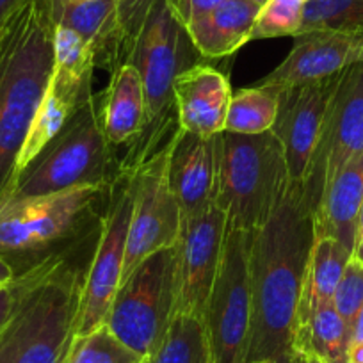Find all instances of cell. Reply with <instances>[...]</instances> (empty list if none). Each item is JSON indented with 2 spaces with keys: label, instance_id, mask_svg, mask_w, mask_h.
I'll return each mask as SVG.
<instances>
[{
  "label": "cell",
  "instance_id": "1f68e13d",
  "mask_svg": "<svg viewBox=\"0 0 363 363\" xmlns=\"http://www.w3.org/2000/svg\"><path fill=\"white\" fill-rule=\"evenodd\" d=\"M159 0H123L118 4V18H120L121 40H123L125 57L130 59L134 52L135 41H138L139 33L148 18L150 11Z\"/></svg>",
  "mask_w": 363,
  "mask_h": 363
},
{
  "label": "cell",
  "instance_id": "ba28073f",
  "mask_svg": "<svg viewBox=\"0 0 363 363\" xmlns=\"http://www.w3.org/2000/svg\"><path fill=\"white\" fill-rule=\"evenodd\" d=\"M177 247L155 251L120 284L106 326L127 347L148 359L177 313Z\"/></svg>",
  "mask_w": 363,
  "mask_h": 363
},
{
  "label": "cell",
  "instance_id": "cb8c5ba5",
  "mask_svg": "<svg viewBox=\"0 0 363 363\" xmlns=\"http://www.w3.org/2000/svg\"><path fill=\"white\" fill-rule=\"evenodd\" d=\"M351 347V328L345 324L333 303H326L310 312L298 333L296 349L313 354L324 363H347Z\"/></svg>",
  "mask_w": 363,
  "mask_h": 363
},
{
  "label": "cell",
  "instance_id": "e575fe53",
  "mask_svg": "<svg viewBox=\"0 0 363 363\" xmlns=\"http://www.w3.org/2000/svg\"><path fill=\"white\" fill-rule=\"evenodd\" d=\"M26 2L27 0H0V29Z\"/></svg>",
  "mask_w": 363,
  "mask_h": 363
},
{
  "label": "cell",
  "instance_id": "8d00e7d4",
  "mask_svg": "<svg viewBox=\"0 0 363 363\" xmlns=\"http://www.w3.org/2000/svg\"><path fill=\"white\" fill-rule=\"evenodd\" d=\"M351 344H362L363 345V306L359 308L358 315H356L354 323H352Z\"/></svg>",
  "mask_w": 363,
  "mask_h": 363
},
{
  "label": "cell",
  "instance_id": "f1b7e54d",
  "mask_svg": "<svg viewBox=\"0 0 363 363\" xmlns=\"http://www.w3.org/2000/svg\"><path fill=\"white\" fill-rule=\"evenodd\" d=\"M305 0H265L251 29L250 41L296 36L301 29Z\"/></svg>",
  "mask_w": 363,
  "mask_h": 363
},
{
  "label": "cell",
  "instance_id": "603a6c76",
  "mask_svg": "<svg viewBox=\"0 0 363 363\" xmlns=\"http://www.w3.org/2000/svg\"><path fill=\"white\" fill-rule=\"evenodd\" d=\"M352 253L331 237H315L299 305V328L313 308L333 303V294ZM299 333V331H298Z\"/></svg>",
  "mask_w": 363,
  "mask_h": 363
},
{
  "label": "cell",
  "instance_id": "8fae6325",
  "mask_svg": "<svg viewBox=\"0 0 363 363\" xmlns=\"http://www.w3.org/2000/svg\"><path fill=\"white\" fill-rule=\"evenodd\" d=\"M363 153V62L349 66L328 104L303 187L313 212L335 174Z\"/></svg>",
  "mask_w": 363,
  "mask_h": 363
},
{
  "label": "cell",
  "instance_id": "f546056e",
  "mask_svg": "<svg viewBox=\"0 0 363 363\" xmlns=\"http://www.w3.org/2000/svg\"><path fill=\"white\" fill-rule=\"evenodd\" d=\"M54 68L79 79L93 77L96 69L95 54L89 45L75 30L57 23L54 33Z\"/></svg>",
  "mask_w": 363,
  "mask_h": 363
},
{
  "label": "cell",
  "instance_id": "5bb4252c",
  "mask_svg": "<svg viewBox=\"0 0 363 363\" xmlns=\"http://www.w3.org/2000/svg\"><path fill=\"white\" fill-rule=\"evenodd\" d=\"M338 77L340 73L315 82L278 87L280 104L277 121L271 130L281 145L287 177L291 182L305 180Z\"/></svg>",
  "mask_w": 363,
  "mask_h": 363
},
{
  "label": "cell",
  "instance_id": "74e56055",
  "mask_svg": "<svg viewBox=\"0 0 363 363\" xmlns=\"http://www.w3.org/2000/svg\"><path fill=\"white\" fill-rule=\"evenodd\" d=\"M13 280H15V271L4 258L0 257V285H6Z\"/></svg>",
  "mask_w": 363,
  "mask_h": 363
},
{
  "label": "cell",
  "instance_id": "ffe728a7",
  "mask_svg": "<svg viewBox=\"0 0 363 363\" xmlns=\"http://www.w3.org/2000/svg\"><path fill=\"white\" fill-rule=\"evenodd\" d=\"M362 205L363 153L349 160L328 184L313 212L315 237H331L352 253Z\"/></svg>",
  "mask_w": 363,
  "mask_h": 363
},
{
  "label": "cell",
  "instance_id": "d590c367",
  "mask_svg": "<svg viewBox=\"0 0 363 363\" xmlns=\"http://www.w3.org/2000/svg\"><path fill=\"white\" fill-rule=\"evenodd\" d=\"M352 257L363 262V205L358 216V226H356V239H354V251Z\"/></svg>",
  "mask_w": 363,
  "mask_h": 363
},
{
  "label": "cell",
  "instance_id": "ee69618b",
  "mask_svg": "<svg viewBox=\"0 0 363 363\" xmlns=\"http://www.w3.org/2000/svg\"><path fill=\"white\" fill-rule=\"evenodd\" d=\"M118 2H123V0H118Z\"/></svg>",
  "mask_w": 363,
  "mask_h": 363
},
{
  "label": "cell",
  "instance_id": "52a82bcc",
  "mask_svg": "<svg viewBox=\"0 0 363 363\" xmlns=\"http://www.w3.org/2000/svg\"><path fill=\"white\" fill-rule=\"evenodd\" d=\"M287 167L278 138L264 134L218 135L216 205L226 218V228L257 232L287 186Z\"/></svg>",
  "mask_w": 363,
  "mask_h": 363
},
{
  "label": "cell",
  "instance_id": "7c38bea8",
  "mask_svg": "<svg viewBox=\"0 0 363 363\" xmlns=\"http://www.w3.org/2000/svg\"><path fill=\"white\" fill-rule=\"evenodd\" d=\"M169 145L135 171V198L125 250L123 278L146 257L177 246L182 232V212L167 184Z\"/></svg>",
  "mask_w": 363,
  "mask_h": 363
},
{
  "label": "cell",
  "instance_id": "f35d334b",
  "mask_svg": "<svg viewBox=\"0 0 363 363\" xmlns=\"http://www.w3.org/2000/svg\"><path fill=\"white\" fill-rule=\"evenodd\" d=\"M347 363H363V345L362 344H351V347H349Z\"/></svg>",
  "mask_w": 363,
  "mask_h": 363
},
{
  "label": "cell",
  "instance_id": "d6a6232c",
  "mask_svg": "<svg viewBox=\"0 0 363 363\" xmlns=\"http://www.w3.org/2000/svg\"><path fill=\"white\" fill-rule=\"evenodd\" d=\"M223 0H166L167 8L184 27L218 8Z\"/></svg>",
  "mask_w": 363,
  "mask_h": 363
},
{
  "label": "cell",
  "instance_id": "4dcf8cb0",
  "mask_svg": "<svg viewBox=\"0 0 363 363\" xmlns=\"http://www.w3.org/2000/svg\"><path fill=\"white\" fill-rule=\"evenodd\" d=\"M333 306L349 328H352L363 306V262L351 257L333 294Z\"/></svg>",
  "mask_w": 363,
  "mask_h": 363
},
{
  "label": "cell",
  "instance_id": "3957f363",
  "mask_svg": "<svg viewBox=\"0 0 363 363\" xmlns=\"http://www.w3.org/2000/svg\"><path fill=\"white\" fill-rule=\"evenodd\" d=\"M54 0H27L0 29V203L54 72Z\"/></svg>",
  "mask_w": 363,
  "mask_h": 363
},
{
  "label": "cell",
  "instance_id": "30bf717a",
  "mask_svg": "<svg viewBox=\"0 0 363 363\" xmlns=\"http://www.w3.org/2000/svg\"><path fill=\"white\" fill-rule=\"evenodd\" d=\"M135 198V171L118 169L111 182L100 235L84 281L77 335H86L106 323L123 278L125 250Z\"/></svg>",
  "mask_w": 363,
  "mask_h": 363
},
{
  "label": "cell",
  "instance_id": "ac0fdd59",
  "mask_svg": "<svg viewBox=\"0 0 363 363\" xmlns=\"http://www.w3.org/2000/svg\"><path fill=\"white\" fill-rule=\"evenodd\" d=\"M118 4V0H54L55 23L75 30L95 54L96 68L111 73L127 62Z\"/></svg>",
  "mask_w": 363,
  "mask_h": 363
},
{
  "label": "cell",
  "instance_id": "4316f807",
  "mask_svg": "<svg viewBox=\"0 0 363 363\" xmlns=\"http://www.w3.org/2000/svg\"><path fill=\"white\" fill-rule=\"evenodd\" d=\"M65 363H146L106 324L86 335H75Z\"/></svg>",
  "mask_w": 363,
  "mask_h": 363
},
{
  "label": "cell",
  "instance_id": "f6af8a7d",
  "mask_svg": "<svg viewBox=\"0 0 363 363\" xmlns=\"http://www.w3.org/2000/svg\"><path fill=\"white\" fill-rule=\"evenodd\" d=\"M305 2H310V0H305Z\"/></svg>",
  "mask_w": 363,
  "mask_h": 363
},
{
  "label": "cell",
  "instance_id": "d4e9b609",
  "mask_svg": "<svg viewBox=\"0 0 363 363\" xmlns=\"http://www.w3.org/2000/svg\"><path fill=\"white\" fill-rule=\"evenodd\" d=\"M280 89L269 86L246 87L230 100L225 130L235 134H264L271 130L278 116Z\"/></svg>",
  "mask_w": 363,
  "mask_h": 363
},
{
  "label": "cell",
  "instance_id": "2e32d148",
  "mask_svg": "<svg viewBox=\"0 0 363 363\" xmlns=\"http://www.w3.org/2000/svg\"><path fill=\"white\" fill-rule=\"evenodd\" d=\"M218 135L200 138L178 130L169 143L167 184L178 201L182 221L201 214L216 203Z\"/></svg>",
  "mask_w": 363,
  "mask_h": 363
},
{
  "label": "cell",
  "instance_id": "484cf974",
  "mask_svg": "<svg viewBox=\"0 0 363 363\" xmlns=\"http://www.w3.org/2000/svg\"><path fill=\"white\" fill-rule=\"evenodd\" d=\"M146 363H211L201 317L174 313L166 337Z\"/></svg>",
  "mask_w": 363,
  "mask_h": 363
},
{
  "label": "cell",
  "instance_id": "83f0119b",
  "mask_svg": "<svg viewBox=\"0 0 363 363\" xmlns=\"http://www.w3.org/2000/svg\"><path fill=\"white\" fill-rule=\"evenodd\" d=\"M319 29L363 34V0H310V2H305L303 23L298 34Z\"/></svg>",
  "mask_w": 363,
  "mask_h": 363
},
{
  "label": "cell",
  "instance_id": "d6986e66",
  "mask_svg": "<svg viewBox=\"0 0 363 363\" xmlns=\"http://www.w3.org/2000/svg\"><path fill=\"white\" fill-rule=\"evenodd\" d=\"M91 91H93V77L79 79V77L68 75L66 72L54 68L43 102L34 116L33 125L27 132V138L16 159L11 187L15 186L20 174L27 169V166L43 152L45 146L62 130L66 121L73 116L77 107Z\"/></svg>",
  "mask_w": 363,
  "mask_h": 363
},
{
  "label": "cell",
  "instance_id": "4fadbf2b",
  "mask_svg": "<svg viewBox=\"0 0 363 363\" xmlns=\"http://www.w3.org/2000/svg\"><path fill=\"white\" fill-rule=\"evenodd\" d=\"M226 237V218L218 205L182 221L177 242V313L203 315Z\"/></svg>",
  "mask_w": 363,
  "mask_h": 363
},
{
  "label": "cell",
  "instance_id": "60d3db41",
  "mask_svg": "<svg viewBox=\"0 0 363 363\" xmlns=\"http://www.w3.org/2000/svg\"><path fill=\"white\" fill-rule=\"evenodd\" d=\"M306 363H324V362H323V359L317 358V356L306 354Z\"/></svg>",
  "mask_w": 363,
  "mask_h": 363
},
{
  "label": "cell",
  "instance_id": "7402d4cb",
  "mask_svg": "<svg viewBox=\"0 0 363 363\" xmlns=\"http://www.w3.org/2000/svg\"><path fill=\"white\" fill-rule=\"evenodd\" d=\"M99 120L113 146L130 145L145 121V93L139 72L125 62L111 73L109 86L99 102Z\"/></svg>",
  "mask_w": 363,
  "mask_h": 363
},
{
  "label": "cell",
  "instance_id": "e0dca14e",
  "mask_svg": "<svg viewBox=\"0 0 363 363\" xmlns=\"http://www.w3.org/2000/svg\"><path fill=\"white\" fill-rule=\"evenodd\" d=\"M173 95L180 130L200 138H214L225 132L233 95L225 73L198 62L177 77Z\"/></svg>",
  "mask_w": 363,
  "mask_h": 363
},
{
  "label": "cell",
  "instance_id": "9c48e42d",
  "mask_svg": "<svg viewBox=\"0 0 363 363\" xmlns=\"http://www.w3.org/2000/svg\"><path fill=\"white\" fill-rule=\"evenodd\" d=\"M251 240L253 233L226 228L221 260L201 315L211 363H246L253 305Z\"/></svg>",
  "mask_w": 363,
  "mask_h": 363
},
{
  "label": "cell",
  "instance_id": "5b68a950",
  "mask_svg": "<svg viewBox=\"0 0 363 363\" xmlns=\"http://www.w3.org/2000/svg\"><path fill=\"white\" fill-rule=\"evenodd\" d=\"M111 186H84L0 207V257L15 271H29L52 257L72 253L100 230L96 207Z\"/></svg>",
  "mask_w": 363,
  "mask_h": 363
},
{
  "label": "cell",
  "instance_id": "b9f144b4",
  "mask_svg": "<svg viewBox=\"0 0 363 363\" xmlns=\"http://www.w3.org/2000/svg\"><path fill=\"white\" fill-rule=\"evenodd\" d=\"M251 2H258V4H264L265 0H251Z\"/></svg>",
  "mask_w": 363,
  "mask_h": 363
},
{
  "label": "cell",
  "instance_id": "277c9868",
  "mask_svg": "<svg viewBox=\"0 0 363 363\" xmlns=\"http://www.w3.org/2000/svg\"><path fill=\"white\" fill-rule=\"evenodd\" d=\"M201 59L186 27L174 18L166 0H159L150 11L128 59L141 77L145 121L118 169L138 171L173 141L180 130L173 95L174 80Z\"/></svg>",
  "mask_w": 363,
  "mask_h": 363
},
{
  "label": "cell",
  "instance_id": "7bdbcfd3",
  "mask_svg": "<svg viewBox=\"0 0 363 363\" xmlns=\"http://www.w3.org/2000/svg\"><path fill=\"white\" fill-rule=\"evenodd\" d=\"M257 363H269V362H257Z\"/></svg>",
  "mask_w": 363,
  "mask_h": 363
},
{
  "label": "cell",
  "instance_id": "6da1fadb",
  "mask_svg": "<svg viewBox=\"0 0 363 363\" xmlns=\"http://www.w3.org/2000/svg\"><path fill=\"white\" fill-rule=\"evenodd\" d=\"M315 242L313 207L303 182L287 180L250 251L251 331L246 363H292L299 305Z\"/></svg>",
  "mask_w": 363,
  "mask_h": 363
},
{
  "label": "cell",
  "instance_id": "8992f818",
  "mask_svg": "<svg viewBox=\"0 0 363 363\" xmlns=\"http://www.w3.org/2000/svg\"><path fill=\"white\" fill-rule=\"evenodd\" d=\"M114 146L99 120V100L87 93L62 130L27 166L0 207L84 186H111L118 171Z\"/></svg>",
  "mask_w": 363,
  "mask_h": 363
},
{
  "label": "cell",
  "instance_id": "9a60e30c",
  "mask_svg": "<svg viewBox=\"0 0 363 363\" xmlns=\"http://www.w3.org/2000/svg\"><path fill=\"white\" fill-rule=\"evenodd\" d=\"M363 62V34L319 29L294 36L291 52L258 86L289 87L338 75Z\"/></svg>",
  "mask_w": 363,
  "mask_h": 363
},
{
  "label": "cell",
  "instance_id": "ab89813d",
  "mask_svg": "<svg viewBox=\"0 0 363 363\" xmlns=\"http://www.w3.org/2000/svg\"><path fill=\"white\" fill-rule=\"evenodd\" d=\"M292 363H306V352H303V351H296V354H294V358H292Z\"/></svg>",
  "mask_w": 363,
  "mask_h": 363
},
{
  "label": "cell",
  "instance_id": "836d02e7",
  "mask_svg": "<svg viewBox=\"0 0 363 363\" xmlns=\"http://www.w3.org/2000/svg\"><path fill=\"white\" fill-rule=\"evenodd\" d=\"M13 308H15V287H13V281H9L0 289V331L8 324Z\"/></svg>",
  "mask_w": 363,
  "mask_h": 363
},
{
  "label": "cell",
  "instance_id": "44dd1931",
  "mask_svg": "<svg viewBox=\"0 0 363 363\" xmlns=\"http://www.w3.org/2000/svg\"><path fill=\"white\" fill-rule=\"evenodd\" d=\"M260 8L262 4L251 0H223L186 29L201 57L221 59L250 41Z\"/></svg>",
  "mask_w": 363,
  "mask_h": 363
},
{
  "label": "cell",
  "instance_id": "7a4b0ae2",
  "mask_svg": "<svg viewBox=\"0 0 363 363\" xmlns=\"http://www.w3.org/2000/svg\"><path fill=\"white\" fill-rule=\"evenodd\" d=\"M99 235L100 230L72 253L16 274L15 308L0 331V363H65Z\"/></svg>",
  "mask_w": 363,
  "mask_h": 363
}]
</instances>
